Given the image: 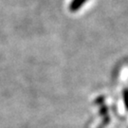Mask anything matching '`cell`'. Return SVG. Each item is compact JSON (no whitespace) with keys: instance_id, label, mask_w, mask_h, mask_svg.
Returning <instances> with one entry per match:
<instances>
[{"instance_id":"cell-1","label":"cell","mask_w":128,"mask_h":128,"mask_svg":"<svg viewBox=\"0 0 128 128\" xmlns=\"http://www.w3.org/2000/svg\"><path fill=\"white\" fill-rule=\"evenodd\" d=\"M87 0H72L71 3L69 5V10L70 12H75L78 10H80L82 7V5L84 4V2H86Z\"/></svg>"},{"instance_id":"cell-2","label":"cell","mask_w":128,"mask_h":128,"mask_svg":"<svg viewBox=\"0 0 128 128\" xmlns=\"http://www.w3.org/2000/svg\"><path fill=\"white\" fill-rule=\"evenodd\" d=\"M122 99H124V104L128 110V89H124L122 91Z\"/></svg>"}]
</instances>
